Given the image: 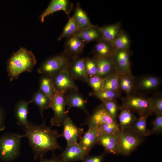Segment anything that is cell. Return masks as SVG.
Returning a JSON list of instances; mask_svg holds the SVG:
<instances>
[{
  "instance_id": "7bdbcfd3",
  "label": "cell",
  "mask_w": 162,
  "mask_h": 162,
  "mask_svg": "<svg viewBox=\"0 0 162 162\" xmlns=\"http://www.w3.org/2000/svg\"><path fill=\"white\" fill-rule=\"evenodd\" d=\"M38 162H63L58 157L56 156L53 153L52 157L50 159H44V158L40 159Z\"/></svg>"
},
{
  "instance_id": "30bf717a",
  "label": "cell",
  "mask_w": 162,
  "mask_h": 162,
  "mask_svg": "<svg viewBox=\"0 0 162 162\" xmlns=\"http://www.w3.org/2000/svg\"><path fill=\"white\" fill-rule=\"evenodd\" d=\"M90 152L83 148L78 143L67 146L64 151L58 157L63 162H72L82 160L88 155Z\"/></svg>"
},
{
  "instance_id": "f35d334b",
  "label": "cell",
  "mask_w": 162,
  "mask_h": 162,
  "mask_svg": "<svg viewBox=\"0 0 162 162\" xmlns=\"http://www.w3.org/2000/svg\"><path fill=\"white\" fill-rule=\"evenodd\" d=\"M153 112L156 115H162V98L161 95L151 98Z\"/></svg>"
},
{
  "instance_id": "4316f807",
  "label": "cell",
  "mask_w": 162,
  "mask_h": 162,
  "mask_svg": "<svg viewBox=\"0 0 162 162\" xmlns=\"http://www.w3.org/2000/svg\"><path fill=\"white\" fill-rule=\"evenodd\" d=\"M111 43L116 51L130 50L131 41L130 38L127 33L122 29Z\"/></svg>"
},
{
  "instance_id": "836d02e7",
  "label": "cell",
  "mask_w": 162,
  "mask_h": 162,
  "mask_svg": "<svg viewBox=\"0 0 162 162\" xmlns=\"http://www.w3.org/2000/svg\"><path fill=\"white\" fill-rule=\"evenodd\" d=\"M160 81L157 77L154 76H148L142 79L139 82V86L145 90H151L157 88Z\"/></svg>"
},
{
  "instance_id": "ba28073f",
  "label": "cell",
  "mask_w": 162,
  "mask_h": 162,
  "mask_svg": "<svg viewBox=\"0 0 162 162\" xmlns=\"http://www.w3.org/2000/svg\"><path fill=\"white\" fill-rule=\"evenodd\" d=\"M51 108L54 113L53 117L51 119V126L60 127L63 125L68 114L65 110L66 105L65 94L55 92L51 99Z\"/></svg>"
},
{
  "instance_id": "277c9868",
  "label": "cell",
  "mask_w": 162,
  "mask_h": 162,
  "mask_svg": "<svg viewBox=\"0 0 162 162\" xmlns=\"http://www.w3.org/2000/svg\"><path fill=\"white\" fill-rule=\"evenodd\" d=\"M119 146V154L127 155L134 151L142 141V136L130 128L119 131L116 135Z\"/></svg>"
},
{
  "instance_id": "7c38bea8",
  "label": "cell",
  "mask_w": 162,
  "mask_h": 162,
  "mask_svg": "<svg viewBox=\"0 0 162 162\" xmlns=\"http://www.w3.org/2000/svg\"><path fill=\"white\" fill-rule=\"evenodd\" d=\"M72 3L68 0H52L47 7L39 16L41 22L44 21L46 16L60 10H62L69 16L73 9Z\"/></svg>"
},
{
  "instance_id": "9c48e42d",
  "label": "cell",
  "mask_w": 162,
  "mask_h": 162,
  "mask_svg": "<svg viewBox=\"0 0 162 162\" xmlns=\"http://www.w3.org/2000/svg\"><path fill=\"white\" fill-rule=\"evenodd\" d=\"M63 130L59 137H63L66 140L67 145L78 143L83 133L84 129L77 127L74 123L68 114L63 124Z\"/></svg>"
},
{
  "instance_id": "484cf974",
  "label": "cell",
  "mask_w": 162,
  "mask_h": 162,
  "mask_svg": "<svg viewBox=\"0 0 162 162\" xmlns=\"http://www.w3.org/2000/svg\"><path fill=\"white\" fill-rule=\"evenodd\" d=\"M30 100L38 107L40 113L44 121L43 112L45 110L51 108V99L39 89L34 94Z\"/></svg>"
},
{
  "instance_id": "f546056e",
  "label": "cell",
  "mask_w": 162,
  "mask_h": 162,
  "mask_svg": "<svg viewBox=\"0 0 162 162\" xmlns=\"http://www.w3.org/2000/svg\"><path fill=\"white\" fill-rule=\"evenodd\" d=\"M69 18L62 32L58 38V41L72 36L79 31L78 26L74 16L73 15Z\"/></svg>"
},
{
  "instance_id": "60d3db41",
  "label": "cell",
  "mask_w": 162,
  "mask_h": 162,
  "mask_svg": "<svg viewBox=\"0 0 162 162\" xmlns=\"http://www.w3.org/2000/svg\"><path fill=\"white\" fill-rule=\"evenodd\" d=\"M106 153L96 156L87 155L82 160L83 162H104Z\"/></svg>"
},
{
  "instance_id": "ab89813d",
  "label": "cell",
  "mask_w": 162,
  "mask_h": 162,
  "mask_svg": "<svg viewBox=\"0 0 162 162\" xmlns=\"http://www.w3.org/2000/svg\"><path fill=\"white\" fill-rule=\"evenodd\" d=\"M162 130V115H156L153 122V126L152 134H158L161 133Z\"/></svg>"
},
{
  "instance_id": "b9f144b4",
  "label": "cell",
  "mask_w": 162,
  "mask_h": 162,
  "mask_svg": "<svg viewBox=\"0 0 162 162\" xmlns=\"http://www.w3.org/2000/svg\"><path fill=\"white\" fill-rule=\"evenodd\" d=\"M5 118L4 110L0 107V131L4 130L5 128Z\"/></svg>"
},
{
  "instance_id": "e0dca14e",
  "label": "cell",
  "mask_w": 162,
  "mask_h": 162,
  "mask_svg": "<svg viewBox=\"0 0 162 162\" xmlns=\"http://www.w3.org/2000/svg\"><path fill=\"white\" fill-rule=\"evenodd\" d=\"M93 58L94 59L97 64V75L104 78L116 72V66L114 57Z\"/></svg>"
},
{
  "instance_id": "cb8c5ba5",
  "label": "cell",
  "mask_w": 162,
  "mask_h": 162,
  "mask_svg": "<svg viewBox=\"0 0 162 162\" xmlns=\"http://www.w3.org/2000/svg\"><path fill=\"white\" fill-rule=\"evenodd\" d=\"M73 16L77 24L79 31L95 26L92 24L86 12L81 8L79 2L77 3L75 7Z\"/></svg>"
},
{
  "instance_id": "8fae6325",
  "label": "cell",
  "mask_w": 162,
  "mask_h": 162,
  "mask_svg": "<svg viewBox=\"0 0 162 162\" xmlns=\"http://www.w3.org/2000/svg\"><path fill=\"white\" fill-rule=\"evenodd\" d=\"M115 121H116L112 119L102 104L88 118L85 124L88 125L89 127H94Z\"/></svg>"
},
{
  "instance_id": "d590c367",
  "label": "cell",
  "mask_w": 162,
  "mask_h": 162,
  "mask_svg": "<svg viewBox=\"0 0 162 162\" xmlns=\"http://www.w3.org/2000/svg\"><path fill=\"white\" fill-rule=\"evenodd\" d=\"M87 82L92 88L93 92H97L103 90L104 78L97 75L88 77Z\"/></svg>"
},
{
  "instance_id": "d6a6232c",
  "label": "cell",
  "mask_w": 162,
  "mask_h": 162,
  "mask_svg": "<svg viewBox=\"0 0 162 162\" xmlns=\"http://www.w3.org/2000/svg\"><path fill=\"white\" fill-rule=\"evenodd\" d=\"M120 91H114L109 90H102L97 92H91L90 95H93L102 101L116 100L120 96Z\"/></svg>"
},
{
  "instance_id": "74e56055",
  "label": "cell",
  "mask_w": 162,
  "mask_h": 162,
  "mask_svg": "<svg viewBox=\"0 0 162 162\" xmlns=\"http://www.w3.org/2000/svg\"><path fill=\"white\" fill-rule=\"evenodd\" d=\"M106 109L114 121H116L119 107L115 100L102 102Z\"/></svg>"
},
{
  "instance_id": "5bb4252c",
  "label": "cell",
  "mask_w": 162,
  "mask_h": 162,
  "mask_svg": "<svg viewBox=\"0 0 162 162\" xmlns=\"http://www.w3.org/2000/svg\"><path fill=\"white\" fill-rule=\"evenodd\" d=\"M131 52L130 50L116 51L114 58L116 72L120 74L131 73L130 61Z\"/></svg>"
},
{
  "instance_id": "5b68a950",
  "label": "cell",
  "mask_w": 162,
  "mask_h": 162,
  "mask_svg": "<svg viewBox=\"0 0 162 162\" xmlns=\"http://www.w3.org/2000/svg\"><path fill=\"white\" fill-rule=\"evenodd\" d=\"M69 58L64 52L46 59L37 70L38 73L51 76L68 67Z\"/></svg>"
},
{
  "instance_id": "7402d4cb",
  "label": "cell",
  "mask_w": 162,
  "mask_h": 162,
  "mask_svg": "<svg viewBox=\"0 0 162 162\" xmlns=\"http://www.w3.org/2000/svg\"><path fill=\"white\" fill-rule=\"evenodd\" d=\"M66 105L68 106V112L72 107L79 108L88 113L86 109V100L77 91H70L65 95Z\"/></svg>"
},
{
  "instance_id": "83f0119b",
  "label": "cell",
  "mask_w": 162,
  "mask_h": 162,
  "mask_svg": "<svg viewBox=\"0 0 162 162\" xmlns=\"http://www.w3.org/2000/svg\"><path fill=\"white\" fill-rule=\"evenodd\" d=\"M120 74L119 89L130 96L135 88L134 77L131 73Z\"/></svg>"
},
{
  "instance_id": "e575fe53",
  "label": "cell",
  "mask_w": 162,
  "mask_h": 162,
  "mask_svg": "<svg viewBox=\"0 0 162 162\" xmlns=\"http://www.w3.org/2000/svg\"><path fill=\"white\" fill-rule=\"evenodd\" d=\"M100 134L116 135L120 130L119 124L115 121L111 123H106L99 126Z\"/></svg>"
},
{
  "instance_id": "f1b7e54d",
  "label": "cell",
  "mask_w": 162,
  "mask_h": 162,
  "mask_svg": "<svg viewBox=\"0 0 162 162\" xmlns=\"http://www.w3.org/2000/svg\"><path fill=\"white\" fill-rule=\"evenodd\" d=\"M148 116H140L131 128L134 132L142 137H146L152 134L151 130L147 128L146 121Z\"/></svg>"
},
{
  "instance_id": "4fadbf2b",
  "label": "cell",
  "mask_w": 162,
  "mask_h": 162,
  "mask_svg": "<svg viewBox=\"0 0 162 162\" xmlns=\"http://www.w3.org/2000/svg\"><path fill=\"white\" fill-rule=\"evenodd\" d=\"M84 60L85 58L79 57L71 58L69 61L68 69L74 80L87 82L88 77L85 69Z\"/></svg>"
},
{
  "instance_id": "2e32d148",
  "label": "cell",
  "mask_w": 162,
  "mask_h": 162,
  "mask_svg": "<svg viewBox=\"0 0 162 162\" xmlns=\"http://www.w3.org/2000/svg\"><path fill=\"white\" fill-rule=\"evenodd\" d=\"M32 103L31 100L26 101L21 100L16 103L14 109L15 116L18 125L23 127L25 130L29 126L31 122L27 119L28 106Z\"/></svg>"
},
{
  "instance_id": "9a60e30c",
  "label": "cell",
  "mask_w": 162,
  "mask_h": 162,
  "mask_svg": "<svg viewBox=\"0 0 162 162\" xmlns=\"http://www.w3.org/2000/svg\"><path fill=\"white\" fill-rule=\"evenodd\" d=\"M86 44L79 38L72 35L67 38L64 52L71 58L79 57Z\"/></svg>"
},
{
  "instance_id": "4dcf8cb0",
  "label": "cell",
  "mask_w": 162,
  "mask_h": 162,
  "mask_svg": "<svg viewBox=\"0 0 162 162\" xmlns=\"http://www.w3.org/2000/svg\"><path fill=\"white\" fill-rule=\"evenodd\" d=\"M120 76L116 72L104 78L103 90L119 91Z\"/></svg>"
},
{
  "instance_id": "52a82bcc",
  "label": "cell",
  "mask_w": 162,
  "mask_h": 162,
  "mask_svg": "<svg viewBox=\"0 0 162 162\" xmlns=\"http://www.w3.org/2000/svg\"><path fill=\"white\" fill-rule=\"evenodd\" d=\"M122 106L136 112L140 116H148L153 112L151 98L134 95L127 96Z\"/></svg>"
},
{
  "instance_id": "d6986e66",
  "label": "cell",
  "mask_w": 162,
  "mask_h": 162,
  "mask_svg": "<svg viewBox=\"0 0 162 162\" xmlns=\"http://www.w3.org/2000/svg\"><path fill=\"white\" fill-rule=\"evenodd\" d=\"M116 52L111 43L102 40L97 41L92 52L93 57L96 58H113Z\"/></svg>"
},
{
  "instance_id": "ffe728a7",
  "label": "cell",
  "mask_w": 162,
  "mask_h": 162,
  "mask_svg": "<svg viewBox=\"0 0 162 162\" xmlns=\"http://www.w3.org/2000/svg\"><path fill=\"white\" fill-rule=\"evenodd\" d=\"M100 134L99 126L89 127L88 130L82 137L79 143L83 148L90 151L95 145L97 143Z\"/></svg>"
},
{
  "instance_id": "8992f818",
  "label": "cell",
  "mask_w": 162,
  "mask_h": 162,
  "mask_svg": "<svg viewBox=\"0 0 162 162\" xmlns=\"http://www.w3.org/2000/svg\"><path fill=\"white\" fill-rule=\"evenodd\" d=\"M51 77L55 92L65 94L68 92L78 91V89L70 74L67 67Z\"/></svg>"
},
{
  "instance_id": "d4e9b609",
  "label": "cell",
  "mask_w": 162,
  "mask_h": 162,
  "mask_svg": "<svg viewBox=\"0 0 162 162\" xmlns=\"http://www.w3.org/2000/svg\"><path fill=\"white\" fill-rule=\"evenodd\" d=\"M118 118L120 129L123 130L131 128L137 118L131 110L122 106Z\"/></svg>"
},
{
  "instance_id": "44dd1931",
  "label": "cell",
  "mask_w": 162,
  "mask_h": 162,
  "mask_svg": "<svg viewBox=\"0 0 162 162\" xmlns=\"http://www.w3.org/2000/svg\"><path fill=\"white\" fill-rule=\"evenodd\" d=\"M121 22L119 21L115 23L99 27L102 40L111 43L122 30Z\"/></svg>"
},
{
  "instance_id": "ac0fdd59",
  "label": "cell",
  "mask_w": 162,
  "mask_h": 162,
  "mask_svg": "<svg viewBox=\"0 0 162 162\" xmlns=\"http://www.w3.org/2000/svg\"><path fill=\"white\" fill-rule=\"evenodd\" d=\"M97 143L102 146L106 153L119 154L118 142L116 135L100 134L98 137Z\"/></svg>"
},
{
  "instance_id": "7a4b0ae2",
  "label": "cell",
  "mask_w": 162,
  "mask_h": 162,
  "mask_svg": "<svg viewBox=\"0 0 162 162\" xmlns=\"http://www.w3.org/2000/svg\"><path fill=\"white\" fill-rule=\"evenodd\" d=\"M37 62L33 52L21 47L11 55L7 62V70L10 81L17 79L22 73L31 72Z\"/></svg>"
},
{
  "instance_id": "3957f363",
  "label": "cell",
  "mask_w": 162,
  "mask_h": 162,
  "mask_svg": "<svg viewBox=\"0 0 162 162\" xmlns=\"http://www.w3.org/2000/svg\"><path fill=\"white\" fill-rule=\"evenodd\" d=\"M24 135L8 133L0 136V159L10 162L17 158L20 155L21 139Z\"/></svg>"
},
{
  "instance_id": "8d00e7d4",
  "label": "cell",
  "mask_w": 162,
  "mask_h": 162,
  "mask_svg": "<svg viewBox=\"0 0 162 162\" xmlns=\"http://www.w3.org/2000/svg\"><path fill=\"white\" fill-rule=\"evenodd\" d=\"M84 65L86 72L88 77L97 75V64L93 58L85 57Z\"/></svg>"
},
{
  "instance_id": "1f68e13d",
  "label": "cell",
  "mask_w": 162,
  "mask_h": 162,
  "mask_svg": "<svg viewBox=\"0 0 162 162\" xmlns=\"http://www.w3.org/2000/svg\"><path fill=\"white\" fill-rule=\"evenodd\" d=\"M39 89L50 99L55 92L52 85L51 77L44 75L40 79Z\"/></svg>"
},
{
  "instance_id": "6da1fadb",
  "label": "cell",
  "mask_w": 162,
  "mask_h": 162,
  "mask_svg": "<svg viewBox=\"0 0 162 162\" xmlns=\"http://www.w3.org/2000/svg\"><path fill=\"white\" fill-rule=\"evenodd\" d=\"M25 137L28 140L29 144L34 154V159L44 158L49 151L54 152L57 149H61L57 140L59 137L57 131L52 130L45 125L44 121L40 125L32 122L25 130Z\"/></svg>"
},
{
  "instance_id": "603a6c76",
  "label": "cell",
  "mask_w": 162,
  "mask_h": 162,
  "mask_svg": "<svg viewBox=\"0 0 162 162\" xmlns=\"http://www.w3.org/2000/svg\"><path fill=\"white\" fill-rule=\"evenodd\" d=\"M80 39L85 44L102 40L99 27L95 25L86 29L78 31L74 35Z\"/></svg>"
}]
</instances>
